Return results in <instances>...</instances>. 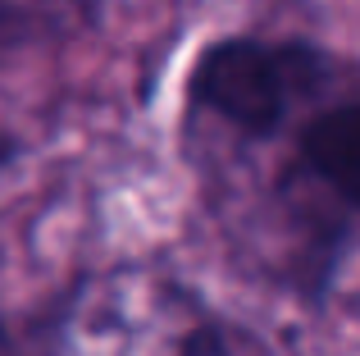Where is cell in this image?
Wrapping results in <instances>:
<instances>
[{"instance_id":"obj_2","label":"cell","mask_w":360,"mask_h":356,"mask_svg":"<svg viewBox=\"0 0 360 356\" xmlns=\"http://www.w3.org/2000/svg\"><path fill=\"white\" fill-rule=\"evenodd\" d=\"M274 196L288 229L301 238V265L315 288H324L347 238L360 229V87L338 82L301 115Z\"/></svg>"},{"instance_id":"obj_1","label":"cell","mask_w":360,"mask_h":356,"mask_svg":"<svg viewBox=\"0 0 360 356\" xmlns=\"http://www.w3.org/2000/svg\"><path fill=\"white\" fill-rule=\"evenodd\" d=\"M342 64L315 42L224 37L187 73V119L233 142H274L338 87Z\"/></svg>"},{"instance_id":"obj_3","label":"cell","mask_w":360,"mask_h":356,"mask_svg":"<svg viewBox=\"0 0 360 356\" xmlns=\"http://www.w3.org/2000/svg\"><path fill=\"white\" fill-rule=\"evenodd\" d=\"M0 356H73L69 311L55 315H0Z\"/></svg>"},{"instance_id":"obj_4","label":"cell","mask_w":360,"mask_h":356,"mask_svg":"<svg viewBox=\"0 0 360 356\" xmlns=\"http://www.w3.org/2000/svg\"><path fill=\"white\" fill-rule=\"evenodd\" d=\"M73 9V0H0V51L32 42L37 32H46V23L64 18Z\"/></svg>"}]
</instances>
